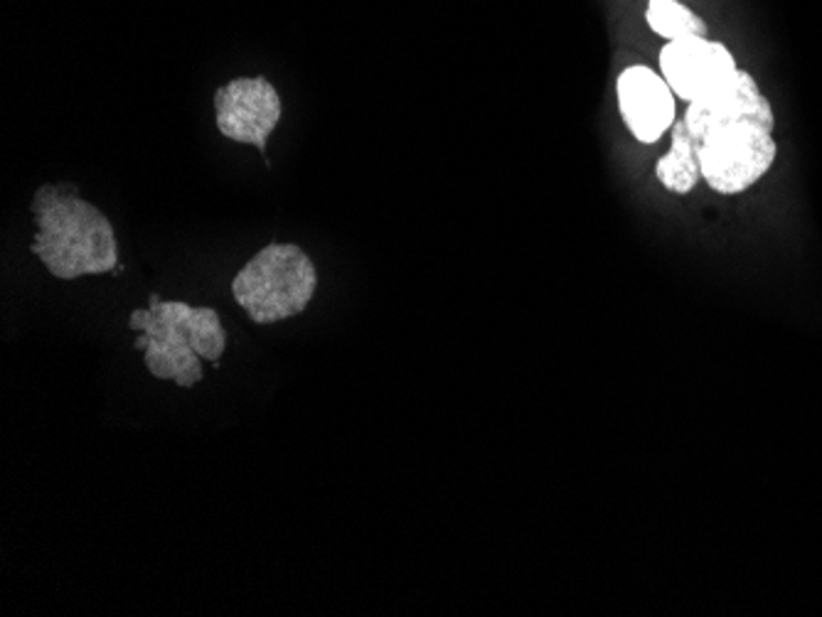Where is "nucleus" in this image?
Returning <instances> with one entry per match:
<instances>
[{
    "instance_id": "nucleus-6",
    "label": "nucleus",
    "mask_w": 822,
    "mask_h": 617,
    "mask_svg": "<svg viewBox=\"0 0 822 617\" xmlns=\"http://www.w3.org/2000/svg\"><path fill=\"white\" fill-rule=\"evenodd\" d=\"M658 183L670 189L674 195H687L700 185L702 165H700V148L697 141L690 136L684 121H678L672 126V143L670 151L662 155L656 165Z\"/></svg>"
},
{
    "instance_id": "nucleus-11",
    "label": "nucleus",
    "mask_w": 822,
    "mask_h": 617,
    "mask_svg": "<svg viewBox=\"0 0 822 617\" xmlns=\"http://www.w3.org/2000/svg\"><path fill=\"white\" fill-rule=\"evenodd\" d=\"M149 342H151V335L141 332V335H139V338H136V340H133V347H136V350H141V352H145V350H149Z\"/></svg>"
},
{
    "instance_id": "nucleus-4",
    "label": "nucleus",
    "mask_w": 822,
    "mask_h": 617,
    "mask_svg": "<svg viewBox=\"0 0 822 617\" xmlns=\"http://www.w3.org/2000/svg\"><path fill=\"white\" fill-rule=\"evenodd\" d=\"M737 70V60L727 44L709 38L672 40L660 50V72L674 96L687 104L712 92Z\"/></svg>"
},
{
    "instance_id": "nucleus-14",
    "label": "nucleus",
    "mask_w": 822,
    "mask_h": 617,
    "mask_svg": "<svg viewBox=\"0 0 822 617\" xmlns=\"http://www.w3.org/2000/svg\"><path fill=\"white\" fill-rule=\"evenodd\" d=\"M210 364H212V369H220L222 367V359H212Z\"/></svg>"
},
{
    "instance_id": "nucleus-13",
    "label": "nucleus",
    "mask_w": 822,
    "mask_h": 617,
    "mask_svg": "<svg viewBox=\"0 0 822 617\" xmlns=\"http://www.w3.org/2000/svg\"><path fill=\"white\" fill-rule=\"evenodd\" d=\"M193 379L197 381V384H200V381H202V379H205V374H202V364L193 367Z\"/></svg>"
},
{
    "instance_id": "nucleus-5",
    "label": "nucleus",
    "mask_w": 822,
    "mask_h": 617,
    "mask_svg": "<svg viewBox=\"0 0 822 617\" xmlns=\"http://www.w3.org/2000/svg\"><path fill=\"white\" fill-rule=\"evenodd\" d=\"M618 111L640 143H658L674 126V92L666 76L633 64L616 82Z\"/></svg>"
},
{
    "instance_id": "nucleus-8",
    "label": "nucleus",
    "mask_w": 822,
    "mask_h": 617,
    "mask_svg": "<svg viewBox=\"0 0 822 617\" xmlns=\"http://www.w3.org/2000/svg\"><path fill=\"white\" fill-rule=\"evenodd\" d=\"M190 318H193V308H190L187 302H183V300H175V325H177V328L183 330V325Z\"/></svg>"
},
{
    "instance_id": "nucleus-2",
    "label": "nucleus",
    "mask_w": 822,
    "mask_h": 617,
    "mask_svg": "<svg viewBox=\"0 0 822 617\" xmlns=\"http://www.w3.org/2000/svg\"><path fill=\"white\" fill-rule=\"evenodd\" d=\"M684 126L700 143L709 133L729 126H761L773 131L775 116L759 82L747 70H737L712 92L687 104Z\"/></svg>"
},
{
    "instance_id": "nucleus-7",
    "label": "nucleus",
    "mask_w": 822,
    "mask_h": 617,
    "mask_svg": "<svg viewBox=\"0 0 822 617\" xmlns=\"http://www.w3.org/2000/svg\"><path fill=\"white\" fill-rule=\"evenodd\" d=\"M648 28L662 40H684V38H707V22L687 8L682 0H650L646 10Z\"/></svg>"
},
{
    "instance_id": "nucleus-9",
    "label": "nucleus",
    "mask_w": 822,
    "mask_h": 617,
    "mask_svg": "<svg viewBox=\"0 0 822 617\" xmlns=\"http://www.w3.org/2000/svg\"><path fill=\"white\" fill-rule=\"evenodd\" d=\"M224 347H227V332L220 330L212 340V359H220L224 354Z\"/></svg>"
},
{
    "instance_id": "nucleus-10",
    "label": "nucleus",
    "mask_w": 822,
    "mask_h": 617,
    "mask_svg": "<svg viewBox=\"0 0 822 617\" xmlns=\"http://www.w3.org/2000/svg\"><path fill=\"white\" fill-rule=\"evenodd\" d=\"M129 328H131L133 332H143V328H145L143 310H133V312H131V318H129Z\"/></svg>"
},
{
    "instance_id": "nucleus-3",
    "label": "nucleus",
    "mask_w": 822,
    "mask_h": 617,
    "mask_svg": "<svg viewBox=\"0 0 822 617\" xmlns=\"http://www.w3.org/2000/svg\"><path fill=\"white\" fill-rule=\"evenodd\" d=\"M215 123L224 138L256 145L266 155V138L281 121V96L266 76H236L215 92Z\"/></svg>"
},
{
    "instance_id": "nucleus-1",
    "label": "nucleus",
    "mask_w": 822,
    "mask_h": 617,
    "mask_svg": "<svg viewBox=\"0 0 822 617\" xmlns=\"http://www.w3.org/2000/svg\"><path fill=\"white\" fill-rule=\"evenodd\" d=\"M702 179L719 195H741L769 175L779 155L773 131L729 126L697 143Z\"/></svg>"
},
{
    "instance_id": "nucleus-12",
    "label": "nucleus",
    "mask_w": 822,
    "mask_h": 617,
    "mask_svg": "<svg viewBox=\"0 0 822 617\" xmlns=\"http://www.w3.org/2000/svg\"><path fill=\"white\" fill-rule=\"evenodd\" d=\"M149 308L155 312V318H158V312H161V308H163L161 296H158V294H151V296H149Z\"/></svg>"
}]
</instances>
